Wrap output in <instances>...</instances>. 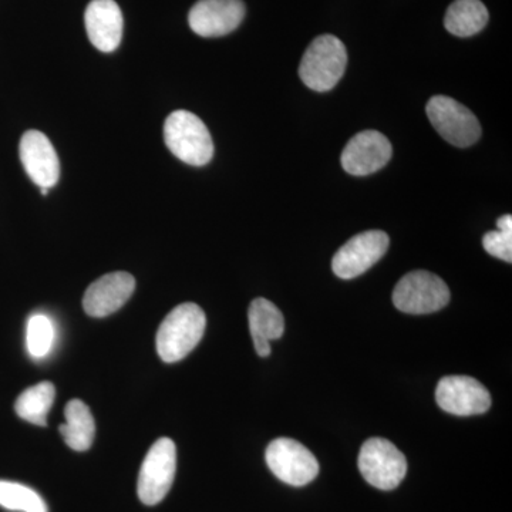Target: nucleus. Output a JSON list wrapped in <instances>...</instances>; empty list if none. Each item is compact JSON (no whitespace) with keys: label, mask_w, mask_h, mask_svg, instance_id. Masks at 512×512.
Returning a JSON list of instances; mask_svg holds the SVG:
<instances>
[{"label":"nucleus","mask_w":512,"mask_h":512,"mask_svg":"<svg viewBox=\"0 0 512 512\" xmlns=\"http://www.w3.org/2000/svg\"><path fill=\"white\" fill-rule=\"evenodd\" d=\"M207 328V316L195 303H183L168 313L157 332V352L165 363H175L197 348Z\"/></svg>","instance_id":"f257e3e1"},{"label":"nucleus","mask_w":512,"mask_h":512,"mask_svg":"<svg viewBox=\"0 0 512 512\" xmlns=\"http://www.w3.org/2000/svg\"><path fill=\"white\" fill-rule=\"evenodd\" d=\"M164 140L168 150L185 164L202 167L214 157L210 131L191 111L177 110L167 117Z\"/></svg>","instance_id":"f03ea898"},{"label":"nucleus","mask_w":512,"mask_h":512,"mask_svg":"<svg viewBox=\"0 0 512 512\" xmlns=\"http://www.w3.org/2000/svg\"><path fill=\"white\" fill-rule=\"evenodd\" d=\"M348 52L342 40L333 35H322L306 49L299 66V76L309 89L329 92L345 74Z\"/></svg>","instance_id":"7ed1b4c3"},{"label":"nucleus","mask_w":512,"mask_h":512,"mask_svg":"<svg viewBox=\"0 0 512 512\" xmlns=\"http://www.w3.org/2000/svg\"><path fill=\"white\" fill-rule=\"evenodd\" d=\"M450 302V289L440 276L427 271H413L400 279L393 291V303L409 315H427L443 309Z\"/></svg>","instance_id":"20e7f679"},{"label":"nucleus","mask_w":512,"mask_h":512,"mask_svg":"<svg viewBox=\"0 0 512 512\" xmlns=\"http://www.w3.org/2000/svg\"><path fill=\"white\" fill-rule=\"evenodd\" d=\"M357 464L367 483L383 491L399 487L407 474V460L402 451L380 437L363 444Z\"/></svg>","instance_id":"39448f33"},{"label":"nucleus","mask_w":512,"mask_h":512,"mask_svg":"<svg viewBox=\"0 0 512 512\" xmlns=\"http://www.w3.org/2000/svg\"><path fill=\"white\" fill-rule=\"evenodd\" d=\"M177 471V448L171 439L157 440L148 450L138 474L137 493L141 503L157 505L171 490Z\"/></svg>","instance_id":"423d86ee"},{"label":"nucleus","mask_w":512,"mask_h":512,"mask_svg":"<svg viewBox=\"0 0 512 512\" xmlns=\"http://www.w3.org/2000/svg\"><path fill=\"white\" fill-rule=\"evenodd\" d=\"M426 111L437 133L453 146H473L481 136L480 121L473 111L451 97H431Z\"/></svg>","instance_id":"0eeeda50"},{"label":"nucleus","mask_w":512,"mask_h":512,"mask_svg":"<svg viewBox=\"0 0 512 512\" xmlns=\"http://www.w3.org/2000/svg\"><path fill=\"white\" fill-rule=\"evenodd\" d=\"M266 464L276 478L293 487L312 483L319 474V463L299 441L276 439L266 448Z\"/></svg>","instance_id":"6e6552de"},{"label":"nucleus","mask_w":512,"mask_h":512,"mask_svg":"<svg viewBox=\"0 0 512 512\" xmlns=\"http://www.w3.org/2000/svg\"><path fill=\"white\" fill-rule=\"evenodd\" d=\"M386 232L373 229L349 239L333 256L332 269L340 279H353L377 264L389 249Z\"/></svg>","instance_id":"1a4fd4ad"},{"label":"nucleus","mask_w":512,"mask_h":512,"mask_svg":"<svg viewBox=\"0 0 512 512\" xmlns=\"http://www.w3.org/2000/svg\"><path fill=\"white\" fill-rule=\"evenodd\" d=\"M436 402L454 416H476L488 412L491 394L473 377L446 376L437 384Z\"/></svg>","instance_id":"9d476101"},{"label":"nucleus","mask_w":512,"mask_h":512,"mask_svg":"<svg viewBox=\"0 0 512 512\" xmlns=\"http://www.w3.org/2000/svg\"><path fill=\"white\" fill-rule=\"evenodd\" d=\"M244 18L242 0H198L190 10L188 23L195 35L221 37L234 32Z\"/></svg>","instance_id":"9b49d317"},{"label":"nucleus","mask_w":512,"mask_h":512,"mask_svg":"<svg viewBox=\"0 0 512 512\" xmlns=\"http://www.w3.org/2000/svg\"><path fill=\"white\" fill-rule=\"evenodd\" d=\"M393 147L386 136L375 130L362 131L343 150L342 167L356 177L376 173L392 158Z\"/></svg>","instance_id":"f8f14e48"},{"label":"nucleus","mask_w":512,"mask_h":512,"mask_svg":"<svg viewBox=\"0 0 512 512\" xmlns=\"http://www.w3.org/2000/svg\"><path fill=\"white\" fill-rule=\"evenodd\" d=\"M20 161L30 180L40 188L55 187L60 177L59 157L52 141L42 131L29 130L20 140Z\"/></svg>","instance_id":"ddd939ff"},{"label":"nucleus","mask_w":512,"mask_h":512,"mask_svg":"<svg viewBox=\"0 0 512 512\" xmlns=\"http://www.w3.org/2000/svg\"><path fill=\"white\" fill-rule=\"evenodd\" d=\"M136 291V279L127 272H111L101 276L87 288L83 308L92 318H106L120 311Z\"/></svg>","instance_id":"4468645a"},{"label":"nucleus","mask_w":512,"mask_h":512,"mask_svg":"<svg viewBox=\"0 0 512 512\" xmlns=\"http://www.w3.org/2000/svg\"><path fill=\"white\" fill-rule=\"evenodd\" d=\"M87 36L97 50L111 53L120 46L124 19L114 0H92L84 13Z\"/></svg>","instance_id":"2eb2a0df"},{"label":"nucleus","mask_w":512,"mask_h":512,"mask_svg":"<svg viewBox=\"0 0 512 512\" xmlns=\"http://www.w3.org/2000/svg\"><path fill=\"white\" fill-rule=\"evenodd\" d=\"M248 318L256 353L268 357L271 355V340L284 335V315L268 299L258 298L249 306Z\"/></svg>","instance_id":"dca6fc26"},{"label":"nucleus","mask_w":512,"mask_h":512,"mask_svg":"<svg viewBox=\"0 0 512 512\" xmlns=\"http://www.w3.org/2000/svg\"><path fill=\"white\" fill-rule=\"evenodd\" d=\"M66 423L60 426V434L67 446L74 451H87L96 436V423L89 406L82 400H70L64 409Z\"/></svg>","instance_id":"f3484780"},{"label":"nucleus","mask_w":512,"mask_h":512,"mask_svg":"<svg viewBox=\"0 0 512 512\" xmlns=\"http://www.w3.org/2000/svg\"><path fill=\"white\" fill-rule=\"evenodd\" d=\"M487 23L488 10L481 0H454L444 16V26L458 37L477 35Z\"/></svg>","instance_id":"a211bd4d"},{"label":"nucleus","mask_w":512,"mask_h":512,"mask_svg":"<svg viewBox=\"0 0 512 512\" xmlns=\"http://www.w3.org/2000/svg\"><path fill=\"white\" fill-rule=\"evenodd\" d=\"M56 387L50 382H42L29 387L20 394L15 403V410L20 419L36 424V426H47V414L55 402Z\"/></svg>","instance_id":"6ab92c4d"},{"label":"nucleus","mask_w":512,"mask_h":512,"mask_svg":"<svg viewBox=\"0 0 512 512\" xmlns=\"http://www.w3.org/2000/svg\"><path fill=\"white\" fill-rule=\"evenodd\" d=\"M0 507L9 511L49 512L45 500L32 488L0 480Z\"/></svg>","instance_id":"aec40b11"},{"label":"nucleus","mask_w":512,"mask_h":512,"mask_svg":"<svg viewBox=\"0 0 512 512\" xmlns=\"http://www.w3.org/2000/svg\"><path fill=\"white\" fill-rule=\"evenodd\" d=\"M55 343V326L52 319L43 313H36L28 320L26 329V346L29 355L35 359H42L52 350Z\"/></svg>","instance_id":"412c9836"},{"label":"nucleus","mask_w":512,"mask_h":512,"mask_svg":"<svg viewBox=\"0 0 512 512\" xmlns=\"http://www.w3.org/2000/svg\"><path fill=\"white\" fill-rule=\"evenodd\" d=\"M483 247L488 254L511 264L512 261V234L498 231L487 232L483 238Z\"/></svg>","instance_id":"4be33fe9"},{"label":"nucleus","mask_w":512,"mask_h":512,"mask_svg":"<svg viewBox=\"0 0 512 512\" xmlns=\"http://www.w3.org/2000/svg\"><path fill=\"white\" fill-rule=\"evenodd\" d=\"M498 229L503 232H510L512 234V217L511 215H503L500 220L497 221Z\"/></svg>","instance_id":"5701e85b"}]
</instances>
